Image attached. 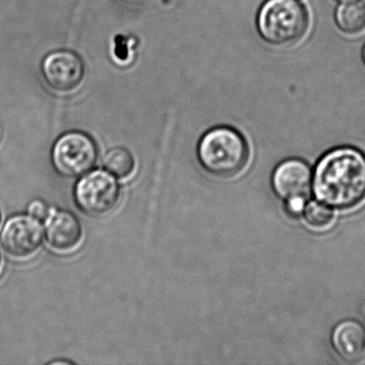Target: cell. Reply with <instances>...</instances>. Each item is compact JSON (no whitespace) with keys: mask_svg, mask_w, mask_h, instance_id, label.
I'll use <instances>...</instances> for the list:
<instances>
[{"mask_svg":"<svg viewBox=\"0 0 365 365\" xmlns=\"http://www.w3.org/2000/svg\"><path fill=\"white\" fill-rule=\"evenodd\" d=\"M313 189L322 204L350 209L365 198V155L354 147H337L316 164Z\"/></svg>","mask_w":365,"mask_h":365,"instance_id":"6da1fadb","label":"cell"},{"mask_svg":"<svg viewBox=\"0 0 365 365\" xmlns=\"http://www.w3.org/2000/svg\"><path fill=\"white\" fill-rule=\"evenodd\" d=\"M309 18L299 0H266L256 18L260 37L274 46H292L307 35Z\"/></svg>","mask_w":365,"mask_h":365,"instance_id":"7a4b0ae2","label":"cell"},{"mask_svg":"<svg viewBox=\"0 0 365 365\" xmlns=\"http://www.w3.org/2000/svg\"><path fill=\"white\" fill-rule=\"evenodd\" d=\"M197 157L207 172L230 178L247 165L249 147L237 130L222 125L209 130L202 136L198 143Z\"/></svg>","mask_w":365,"mask_h":365,"instance_id":"3957f363","label":"cell"},{"mask_svg":"<svg viewBox=\"0 0 365 365\" xmlns=\"http://www.w3.org/2000/svg\"><path fill=\"white\" fill-rule=\"evenodd\" d=\"M98 148L84 132L70 131L59 136L52 149V163L61 176H84L95 168Z\"/></svg>","mask_w":365,"mask_h":365,"instance_id":"277c9868","label":"cell"},{"mask_svg":"<svg viewBox=\"0 0 365 365\" xmlns=\"http://www.w3.org/2000/svg\"><path fill=\"white\" fill-rule=\"evenodd\" d=\"M120 187L112 174L97 170L87 173L74 187V200L81 211L89 217H100L116 208Z\"/></svg>","mask_w":365,"mask_h":365,"instance_id":"5b68a950","label":"cell"},{"mask_svg":"<svg viewBox=\"0 0 365 365\" xmlns=\"http://www.w3.org/2000/svg\"><path fill=\"white\" fill-rule=\"evenodd\" d=\"M42 76L46 84L58 93L76 91L85 76V66L76 53L58 50L44 57L41 65Z\"/></svg>","mask_w":365,"mask_h":365,"instance_id":"8992f818","label":"cell"},{"mask_svg":"<svg viewBox=\"0 0 365 365\" xmlns=\"http://www.w3.org/2000/svg\"><path fill=\"white\" fill-rule=\"evenodd\" d=\"M43 228L39 220L31 215H16L6 222L0 243L4 250L14 257H27L41 247Z\"/></svg>","mask_w":365,"mask_h":365,"instance_id":"52a82bcc","label":"cell"},{"mask_svg":"<svg viewBox=\"0 0 365 365\" xmlns=\"http://www.w3.org/2000/svg\"><path fill=\"white\" fill-rule=\"evenodd\" d=\"M312 170L302 160L288 159L281 162L272 174V189L282 200L307 197L312 185Z\"/></svg>","mask_w":365,"mask_h":365,"instance_id":"ba28073f","label":"cell"},{"mask_svg":"<svg viewBox=\"0 0 365 365\" xmlns=\"http://www.w3.org/2000/svg\"><path fill=\"white\" fill-rule=\"evenodd\" d=\"M46 235L53 249L69 251L80 243L83 230L76 215L68 211L53 210L46 217Z\"/></svg>","mask_w":365,"mask_h":365,"instance_id":"9c48e42d","label":"cell"},{"mask_svg":"<svg viewBox=\"0 0 365 365\" xmlns=\"http://www.w3.org/2000/svg\"><path fill=\"white\" fill-rule=\"evenodd\" d=\"M331 343L344 361L359 362L365 356V328L356 320H344L333 329Z\"/></svg>","mask_w":365,"mask_h":365,"instance_id":"30bf717a","label":"cell"},{"mask_svg":"<svg viewBox=\"0 0 365 365\" xmlns=\"http://www.w3.org/2000/svg\"><path fill=\"white\" fill-rule=\"evenodd\" d=\"M334 21L339 31L346 35H360L365 31V3L350 0L337 6Z\"/></svg>","mask_w":365,"mask_h":365,"instance_id":"8fae6325","label":"cell"},{"mask_svg":"<svg viewBox=\"0 0 365 365\" xmlns=\"http://www.w3.org/2000/svg\"><path fill=\"white\" fill-rule=\"evenodd\" d=\"M103 166L106 170L117 178H128L135 168V160L128 149L115 147L104 155Z\"/></svg>","mask_w":365,"mask_h":365,"instance_id":"7c38bea8","label":"cell"},{"mask_svg":"<svg viewBox=\"0 0 365 365\" xmlns=\"http://www.w3.org/2000/svg\"><path fill=\"white\" fill-rule=\"evenodd\" d=\"M304 219L314 230H324L333 222V211L320 202H311L305 206Z\"/></svg>","mask_w":365,"mask_h":365,"instance_id":"4fadbf2b","label":"cell"},{"mask_svg":"<svg viewBox=\"0 0 365 365\" xmlns=\"http://www.w3.org/2000/svg\"><path fill=\"white\" fill-rule=\"evenodd\" d=\"M305 197H292L285 200L286 212L292 217H300L304 212Z\"/></svg>","mask_w":365,"mask_h":365,"instance_id":"5bb4252c","label":"cell"},{"mask_svg":"<svg viewBox=\"0 0 365 365\" xmlns=\"http://www.w3.org/2000/svg\"><path fill=\"white\" fill-rule=\"evenodd\" d=\"M29 213L31 217L41 221V220H46V217L50 215V211H48V206L43 202L35 200L29 205Z\"/></svg>","mask_w":365,"mask_h":365,"instance_id":"9a60e30c","label":"cell"},{"mask_svg":"<svg viewBox=\"0 0 365 365\" xmlns=\"http://www.w3.org/2000/svg\"><path fill=\"white\" fill-rule=\"evenodd\" d=\"M362 59H363V63H364V66H365V46H364V48H363V51H362Z\"/></svg>","mask_w":365,"mask_h":365,"instance_id":"2e32d148","label":"cell"},{"mask_svg":"<svg viewBox=\"0 0 365 365\" xmlns=\"http://www.w3.org/2000/svg\"><path fill=\"white\" fill-rule=\"evenodd\" d=\"M339 3H345V1H350V0H336Z\"/></svg>","mask_w":365,"mask_h":365,"instance_id":"e0dca14e","label":"cell"},{"mask_svg":"<svg viewBox=\"0 0 365 365\" xmlns=\"http://www.w3.org/2000/svg\"><path fill=\"white\" fill-rule=\"evenodd\" d=\"M0 266H1V256H0Z\"/></svg>","mask_w":365,"mask_h":365,"instance_id":"ac0fdd59","label":"cell"},{"mask_svg":"<svg viewBox=\"0 0 365 365\" xmlns=\"http://www.w3.org/2000/svg\"><path fill=\"white\" fill-rule=\"evenodd\" d=\"M0 222H1V212H0Z\"/></svg>","mask_w":365,"mask_h":365,"instance_id":"d6986e66","label":"cell"}]
</instances>
